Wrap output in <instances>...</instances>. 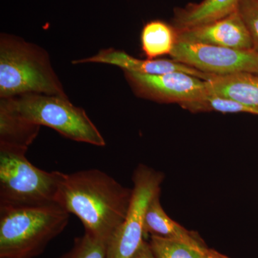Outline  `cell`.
Returning <instances> with one entry per match:
<instances>
[{"mask_svg": "<svg viewBox=\"0 0 258 258\" xmlns=\"http://www.w3.org/2000/svg\"><path fill=\"white\" fill-rule=\"evenodd\" d=\"M133 189L98 169L64 174L56 203L79 217L85 232L108 242L123 222Z\"/></svg>", "mask_w": 258, "mask_h": 258, "instance_id": "6da1fadb", "label": "cell"}, {"mask_svg": "<svg viewBox=\"0 0 258 258\" xmlns=\"http://www.w3.org/2000/svg\"><path fill=\"white\" fill-rule=\"evenodd\" d=\"M36 93L68 98L48 53L9 34L0 35V98Z\"/></svg>", "mask_w": 258, "mask_h": 258, "instance_id": "7a4b0ae2", "label": "cell"}, {"mask_svg": "<svg viewBox=\"0 0 258 258\" xmlns=\"http://www.w3.org/2000/svg\"><path fill=\"white\" fill-rule=\"evenodd\" d=\"M69 212L57 203L30 207H0V257L33 258L60 235Z\"/></svg>", "mask_w": 258, "mask_h": 258, "instance_id": "3957f363", "label": "cell"}, {"mask_svg": "<svg viewBox=\"0 0 258 258\" xmlns=\"http://www.w3.org/2000/svg\"><path fill=\"white\" fill-rule=\"evenodd\" d=\"M26 152L0 147V207L30 208L56 203L64 173L34 166Z\"/></svg>", "mask_w": 258, "mask_h": 258, "instance_id": "277c9868", "label": "cell"}, {"mask_svg": "<svg viewBox=\"0 0 258 258\" xmlns=\"http://www.w3.org/2000/svg\"><path fill=\"white\" fill-rule=\"evenodd\" d=\"M1 100L30 123L54 129L75 142L106 146L101 132L85 110L74 106L69 98L30 93Z\"/></svg>", "mask_w": 258, "mask_h": 258, "instance_id": "5b68a950", "label": "cell"}, {"mask_svg": "<svg viewBox=\"0 0 258 258\" xmlns=\"http://www.w3.org/2000/svg\"><path fill=\"white\" fill-rule=\"evenodd\" d=\"M162 173L139 165L134 173V187L126 216L108 242L106 258H132L144 240V218L149 203L160 192Z\"/></svg>", "mask_w": 258, "mask_h": 258, "instance_id": "8992f818", "label": "cell"}, {"mask_svg": "<svg viewBox=\"0 0 258 258\" xmlns=\"http://www.w3.org/2000/svg\"><path fill=\"white\" fill-rule=\"evenodd\" d=\"M170 56L172 60L214 76L244 72L258 74V52L255 50L177 41Z\"/></svg>", "mask_w": 258, "mask_h": 258, "instance_id": "52a82bcc", "label": "cell"}, {"mask_svg": "<svg viewBox=\"0 0 258 258\" xmlns=\"http://www.w3.org/2000/svg\"><path fill=\"white\" fill-rule=\"evenodd\" d=\"M124 74L136 94L159 103L183 106L208 96L205 81L184 73L147 75L124 71Z\"/></svg>", "mask_w": 258, "mask_h": 258, "instance_id": "ba28073f", "label": "cell"}, {"mask_svg": "<svg viewBox=\"0 0 258 258\" xmlns=\"http://www.w3.org/2000/svg\"><path fill=\"white\" fill-rule=\"evenodd\" d=\"M177 35L178 41L198 42L239 50H254L250 36L237 10L211 23L177 30Z\"/></svg>", "mask_w": 258, "mask_h": 258, "instance_id": "9c48e42d", "label": "cell"}, {"mask_svg": "<svg viewBox=\"0 0 258 258\" xmlns=\"http://www.w3.org/2000/svg\"><path fill=\"white\" fill-rule=\"evenodd\" d=\"M74 64L98 62L118 66L123 71L147 75H161L169 73L180 72L191 75L199 79L207 81L211 75L205 74L174 60L154 59L141 60L128 55L124 51L113 48L100 50L96 55L81 60L73 61Z\"/></svg>", "mask_w": 258, "mask_h": 258, "instance_id": "30bf717a", "label": "cell"}, {"mask_svg": "<svg viewBox=\"0 0 258 258\" xmlns=\"http://www.w3.org/2000/svg\"><path fill=\"white\" fill-rule=\"evenodd\" d=\"M208 96L258 108V74L237 73L214 76L205 81Z\"/></svg>", "mask_w": 258, "mask_h": 258, "instance_id": "8fae6325", "label": "cell"}, {"mask_svg": "<svg viewBox=\"0 0 258 258\" xmlns=\"http://www.w3.org/2000/svg\"><path fill=\"white\" fill-rule=\"evenodd\" d=\"M144 233L181 241L202 250L208 247L200 235L185 229L168 216L160 203V192L154 195L146 211Z\"/></svg>", "mask_w": 258, "mask_h": 258, "instance_id": "7c38bea8", "label": "cell"}, {"mask_svg": "<svg viewBox=\"0 0 258 258\" xmlns=\"http://www.w3.org/2000/svg\"><path fill=\"white\" fill-rule=\"evenodd\" d=\"M240 0H203L174 10L173 26L186 29L225 18L237 10Z\"/></svg>", "mask_w": 258, "mask_h": 258, "instance_id": "4fadbf2b", "label": "cell"}, {"mask_svg": "<svg viewBox=\"0 0 258 258\" xmlns=\"http://www.w3.org/2000/svg\"><path fill=\"white\" fill-rule=\"evenodd\" d=\"M40 126L24 120L3 100L0 101V147L28 151Z\"/></svg>", "mask_w": 258, "mask_h": 258, "instance_id": "5bb4252c", "label": "cell"}, {"mask_svg": "<svg viewBox=\"0 0 258 258\" xmlns=\"http://www.w3.org/2000/svg\"><path fill=\"white\" fill-rule=\"evenodd\" d=\"M177 41V30L161 20L149 22L141 34L142 50L149 60L170 55Z\"/></svg>", "mask_w": 258, "mask_h": 258, "instance_id": "9a60e30c", "label": "cell"}, {"mask_svg": "<svg viewBox=\"0 0 258 258\" xmlns=\"http://www.w3.org/2000/svg\"><path fill=\"white\" fill-rule=\"evenodd\" d=\"M156 258H204V250L181 241L151 235L149 242Z\"/></svg>", "mask_w": 258, "mask_h": 258, "instance_id": "2e32d148", "label": "cell"}, {"mask_svg": "<svg viewBox=\"0 0 258 258\" xmlns=\"http://www.w3.org/2000/svg\"><path fill=\"white\" fill-rule=\"evenodd\" d=\"M107 242L85 232L76 237L73 247L58 258H106Z\"/></svg>", "mask_w": 258, "mask_h": 258, "instance_id": "e0dca14e", "label": "cell"}, {"mask_svg": "<svg viewBox=\"0 0 258 258\" xmlns=\"http://www.w3.org/2000/svg\"><path fill=\"white\" fill-rule=\"evenodd\" d=\"M191 112L217 111L221 113H247L258 115V108L245 106L237 102L219 98L216 96L207 97L203 101L194 103L189 107Z\"/></svg>", "mask_w": 258, "mask_h": 258, "instance_id": "ac0fdd59", "label": "cell"}, {"mask_svg": "<svg viewBox=\"0 0 258 258\" xmlns=\"http://www.w3.org/2000/svg\"><path fill=\"white\" fill-rule=\"evenodd\" d=\"M237 12L248 32L254 50L258 52V0H240Z\"/></svg>", "mask_w": 258, "mask_h": 258, "instance_id": "d6986e66", "label": "cell"}, {"mask_svg": "<svg viewBox=\"0 0 258 258\" xmlns=\"http://www.w3.org/2000/svg\"><path fill=\"white\" fill-rule=\"evenodd\" d=\"M132 258H156L153 253L149 242L144 240L138 250L134 254Z\"/></svg>", "mask_w": 258, "mask_h": 258, "instance_id": "ffe728a7", "label": "cell"}, {"mask_svg": "<svg viewBox=\"0 0 258 258\" xmlns=\"http://www.w3.org/2000/svg\"><path fill=\"white\" fill-rule=\"evenodd\" d=\"M204 258H230L215 249L207 247L204 251Z\"/></svg>", "mask_w": 258, "mask_h": 258, "instance_id": "44dd1931", "label": "cell"}, {"mask_svg": "<svg viewBox=\"0 0 258 258\" xmlns=\"http://www.w3.org/2000/svg\"><path fill=\"white\" fill-rule=\"evenodd\" d=\"M0 258H13V257H0Z\"/></svg>", "mask_w": 258, "mask_h": 258, "instance_id": "7402d4cb", "label": "cell"}]
</instances>
